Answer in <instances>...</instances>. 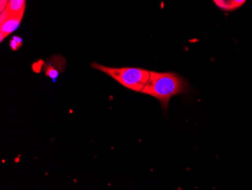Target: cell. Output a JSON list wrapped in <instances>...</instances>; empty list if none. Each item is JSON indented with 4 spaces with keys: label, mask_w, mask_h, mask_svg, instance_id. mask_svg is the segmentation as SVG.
<instances>
[{
    "label": "cell",
    "mask_w": 252,
    "mask_h": 190,
    "mask_svg": "<svg viewBox=\"0 0 252 190\" xmlns=\"http://www.w3.org/2000/svg\"><path fill=\"white\" fill-rule=\"evenodd\" d=\"M0 1H1L0 2V10H1V12H2V11H4L6 8L9 0H0Z\"/></svg>",
    "instance_id": "8"
},
{
    "label": "cell",
    "mask_w": 252,
    "mask_h": 190,
    "mask_svg": "<svg viewBox=\"0 0 252 190\" xmlns=\"http://www.w3.org/2000/svg\"><path fill=\"white\" fill-rule=\"evenodd\" d=\"M24 15H11L3 24L1 25L0 28V40L3 41L5 38L13 33L15 30L18 29L21 24Z\"/></svg>",
    "instance_id": "3"
},
{
    "label": "cell",
    "mask_w": 252,
    "mask_h": 190,
    "mask_svg": "<svg viewBox=\"0 0 252 190\" xmlns=\"http://www.w3.org/2000/svg\"><path fill=\"white\" fill-rule=\"evenodd\" d=\"M247 0H214L219 8L224 11H233L243 6Z\"/></svg>",
    "instance_id": "4"
},
{
    "label": "cell",
    "mask_w": 252,
    "mask_h": 190,
    "mask_svg": "<svg viewBox=\"0 0 252 190\" xmlns=\"http://www.w3.org/2000/svg\"><path fill=\"white\" fill-rule=\"evenodd\" d=\"M59 72L56 69H54V67L49 65L46 67V70H45V75L50 77L52 80H55L59 76Z\"/></svg>",
    "instance_id": "7"
},
{
    "label": "cell",
    "mask_w": 252,
    "mask_h": 190,
    "mask_svg": "<svg viewBox=\"0 0 252 190\" xmlns=\"http://www.w3.org/2000/svg\"><path fill=\"white\" fill-rule=\"evenodd\" d=\"M42 61H39V62H36V63H34L32 65V69H33L34 72H36V69H39L40 70V68H42Z\"/></svg>",
    "instance_id": "9"
},
{
    "label": "cell",
    "mask_w": 252,
    "mask_h": 190,
    "mask_svg": "<svg viewBox=\"0 0 252 190\" xmlns=\"http://www.w3.org/2000/svg\"><path fill=\"white\" fill-rule=\"evenodd\" d=\"M25 5L26 0H9L5 9L8 10L11 15H24Z\"/></svg>",
    "instance_id": "5"
},
{
    "label": "cell",
    "mask_w": 252,
    "mask_h": 190,
    "mask_svg": "<svg viewBox=\"0 0 252 190\" xmlns=\"http://www.w3.org/2000/svg\"><path fill=\"white\" fill-rule=\"evenodd\" d=\"M189 90L186 80L177 74L151 72L150 79L141 93L157 99L163 110L166 111L171 98L185 94Z\"/></svg>",
    "instance_id": "1"
},
{
    "label": "cell",
    "mask_w": 252,
    "mask_h": 190,
    "mask_svg": "<svg viewBox=\"0 0 252 190\" xmlns=\"http://www.w3.org/2000/svg\"><path fill=\"white\" fill-rule=\"evenodd\" d=\"M23 45V39L20 37L15 36L10 40L9 46L12 50L16 51Z\"/></svg>",
    "instance_id": "6"
},
{
    "label": "cell",
    "mask_w": 252,
    "mask_h": 190,
    "mask_svg": "<svg viewBox=\"0 0 252 190\" xmlns=\"http://www.w3.org/2000/svg\"><path fill=\"white\" fill-rule=\"evenodd\" d=\"M91 66L107 74L122 86L137 93L142 92L151 75L150 71L139 68H110L97 63H93Z\"/></svg>",
    "instance_id": "2"
}]
</instances>
